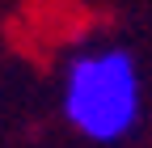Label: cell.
Segmentation results:
<instances>
[{
    "label": "cell",
    "instance_id": "obj_1",
    "mask_svg": "<svg viewBox=\"0 0 152 148\" xmlns=\"http://www.w3.org/2000/svg\"><path fill=\"white\" fill-rule=\"evenodd\" d=\"M64 119L93 144H114L131 136L144 110L140 68L118 47H93L72 55L64 68Z\"/></svg>",
    "mask_w": 152,
    "mask_h": 148
}]
</instances>
